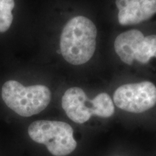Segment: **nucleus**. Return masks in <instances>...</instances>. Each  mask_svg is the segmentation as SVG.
I'll return each instance as SVG.
<instances>
[{
  "instance_id": "1",
  "label": "nucleus",
  "mask_w": 156,
  "mask_h": 156,
  "mask_svg": "<svg viewBox=\"0 0 156 156\" xmlns=\"http://www.w3.org/2000/svg\"><path fill=\"white\" fill-rule=\"evenodd\" d=\"M97 28L90 20L79 15L64 25L60 36V51L68 63L81 65L90 60L96 48Z\"/></svg>"
},
{
  "instance_id": "2",
  "label": "nucleus",
  "mask_w": 156,
  "mask_h": 156,
  "mask_svg": "<svg viewBox=\"0 0 156 156\" xmlns=\"http://www.w3.org/2000/svg\"><path fill=\"white\" fill-rule=\"evenodd\" d=\"M2 98L7 106L17 114L30 117L46 108L51 100V93L45 85L25 87L19 82L11 80L2 85Z\"/></svg>"
},
{
  "instance_id": "3",
  "label": "nucleus",
  "mask_w": 156,
  "mask_h": 156,
  "mask_svg": "<svg viewBox=\"0 0 156 156\" xmlns=\"http://www.w3.org/2000/svg\"><path fill=\"white\" fill-rule=\"evenodd\" d=\"M62 106L69 119L77 124H84L92 116L109 118L115 112L114 102L108 93H99L90 100L85 91L78 87H70L65 91Z\"/></svg>"
},
{
  "instance_id": "4",
  "label": "nucleus",
  "mask_w": 156,
  "mask_h": 156,
  "mask_svg": "<svg viewBox=\"0 0 156 156\" xmlns=\"http://www.w3.org/2000/svg\"><path fill=\"white\" fill-rule=\"evenodd\" d=\"M28 133L33 141L46 146L53 156H67L77 147L73 127L61 121H35L29 125Z\"/></svg>"
},
{
  "instance_id": "5",
  "label": "nucleus",
  "mask_w": 156,
  "mask_h": 156,
  "mask_svg": "<svg viewBox=\"0 0 156 156\" xmlns=\"http://www.w3.org/2000/svg\"><path fill=\"white\" fill-rule=\"evenodd\" d=\"M113 100L123 111L133 114L143 113L155 106L156 87L149 81L125 84L115 90Z\"/></svg>"
},
{
  "instance_id": "6",
  "label": "nucleus",
  "mask_w": 156,
  "mask_h": 156,
  "mask_svg": "<svg viewBox=\"0 0 156 156\" xmlns=\"http://www.w3.org/2000/svg\"><path fill=\"white\" fill-rule=\"evenodd\" d=\"M156 14V0H127L119 9V23L122 25H136Z\"/></svg>"
},
{
  "instance_id": "7",
  "label": "nucleus",
  "mask_w": 156,
  "mask_h": 156,
  "mask_svg": "<svg viewBox=\"0 0 156 156\" xmlns=\"http://www.w3.org/2000/svg\"><path fill=\"white\" fill-rule=\"evenodd\" d=\"M145 36L141 31L130 30L122 33L115 39L114 49L120 59L128 65H131L140 44Z\"/></svg>"
},
{
  "instance_id": "8",
  "label": "nucleus",
  "mask_w": 156,
  "mask_h": 156,
  "mask_svg": "<svg viewBox=\"0 0 156 156\" xmlns=\"http://www.w3.org/2000/svg\"><path fill=\"white\" fill-rule=\"evenodd\" d=\"M153 57H156V35L144 38L136 51L134 60L140 63L147 64Z\"/></svg>"
},
{
  "instance_id": "9",
  "label": "nucleus",
  "mask_w": 156,
  "mask_h": 156,
  "mask_svg": "<svg viewBox=\"0 0 156 156\" xmlns=\"http://www.w3.org/2000/svg\"><path fill=\"white\" fill-rule=\"evenodd\" d=\"M15 6V0H0V33L7 32L10 28Z\"/></svg>"
},
{
  "instance_id": "10",
  "label": "nucleus",
  "mask_w": 156,
  "mask_h": 156,
  "mask_svg": "<svg viewBox=\"0 0 156 156\" xmlns=\"http://www.w3.org/2000/svg\"><path fill=\"white\" fill-rule=\"evenodd\" d=\"M115 156H120V155H115Z\"/></svg>"
}]
</instances>
